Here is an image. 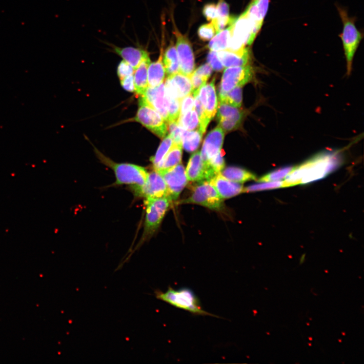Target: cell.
I'll return each instance as SVG.
<instances>
[{
	"mask_svg": "<svg viewBox=\"0 0 364 364\" xmlns=\"http://www.w3.org/2000/svg\"><path fill=\"white\" fill-rule=\"evenodd\" d=\"M163 63L165 73L170 76L179 73V62L176 47L172 43L168 47L163 55Z\"/></svg>",
	"mask_w": 364,
	"mask_h": 364,
	"instance_id": "cell-24",
	"label": "cell"
},
{
	"mask_svg": "<svg viewBox=\"0 0 364 364\" xmlns=\"http://www.w3.org/2000/svg\"><path fill=\"white\" fill-rule=\"evenodd\" d=\"M121 80L122 88L130 92H135V84L133 75L125 77Z\"/></svg>",
	"mask_w": 364,
	"mask_h": 364,
	"instance_id": "cell-43",
	"label": "cell"
},
{
	"mask_svg": "<svg viewBox=\"0 0 364 364\" xmlns=\"http://www.w3.org/2000/svg\"><path fill=\"white\" fill-rule=\"evenodd\" d=\"M294 167L286 166L281 168L267 175L262 177L258 181L260 182H275L282 181L286 178L293 170Z\"/></svg>",
	"mask_w": 364,
	"mask_h": 364,
	"instance_id": "cell-34",
	"label": "cell"
},
{
	"mask_svg": "<svg viewBox=\"0 0 364 364\" xmlns=\"http://www.w3.org/2000/svg\"><path fill=\"white\" fill-rule=\"evenodd\" d=\"M219 102L240 108L243 102L242 87H237L230 91L219 95Z\"/></svg>",
	"mask_w": 364,
	"mask_h": 364,
	"instance_id": "cell-30",
	"label": "cell"
},
{
	"mask_svg": "<svg viewBox=\"0 0 364 364\" xmlns=\"http://www.w3.org/2000/svg\"><path fill=\"white\" fill-rule=\"evenodd\" d=\"M285 187L283 181L261 182L250 185L243 189V192H253Z\"/></svg>",
	"mask_w": 364,
	"mask_h": 364,
	"instance_id": "cell-33",
	"label": "cell"
},
{
	"mask_svg": "<svg viewBox=\"0 0 364 364\" xmlns=\"http://www.w3.org/2000/svg\"><path fill=\"white\" fill-rule=\"evenodd\" d=\"M176 46L179 62V73L190 78L194 71L195 59L192 48L188 38L176 30Z\"/></svg>",
	"mask_w": 364,
	"mask_h": 364,
	"instance_id": "cell-10",
	"label": "cell"
},
{
	"mask_svg": "<svg viewBox=\"0 0 364 364\" xmlns=\"http://www.w3.org/2000/svg\"><path fill=\"white\" fill-rule=\"evenodd\" d=\"M339 342L340 343H342V340H339Z\"/></svg>",
	"mask_w": 364,
	"mask_h": 364,
	"instance_id": "cell-48",
	"label": "cell"
},
{
	"mask_svg": "<svg viewBox=\"0 0 364 364\" xmlns=\"http://www.w3.org/2000/svg\"><path fill=\"white\" fill-rule=\"evenodd\" d=\"M132 189L137 197L145 200L167 197L165 182L160 173L156 170L148 173L146 183L143 186Z\"/></svg>",
	"mask_w": 364,
	"mask_h": 364,
	"instance_id": "cell-11",
	"label": "cell"
},
{
	"mask_svg": "<svg viewBox=\"0 0 364 364\" xmlns=\"http://www.w3.org/2000/svg\"><path fill=\"white\" fill-rule=\"evenodd\" d=\"M186 174L189 181H209V177L200 151L194 153L191 156L187 166Z\"/></svg>",
	"mask_w": 364,
	"mask_h": 364,
	"instance_id": "cell-18",
	"label": "cell"
},
{
	"mask_svg": "<svg viewBox=\"0 0 364 364\" xmlns=\"http://www.w3.org/2000/svg\"><path fill=\"white\" fill-rule=\"evenodd\" d=\"M156 298L175 307L191 313L194 315L208 316L219 318L204 310L198 297L189 288L175 289L169 286L165 292L160 289L155 290Z\"/></svg>",
	"mask_w": 364,
	"mask_h": 364,
	"instance_id": "cell-2",
	"label": "cell"
},
{
	"mask_svg": "<svg viewBox=\"0 0 364 364\" xmlns=\"http://www.w3.org/2000/svg\"><path fill=\"white\" fill-rule=\"evenodd\" d=\"M173 143V140L169 135L163 138L155 156L150 159V161L153 164L155 170L158 169L160 164L164 158L167 152L170 150Z\"/></svg>",
	"mask_w": 364,
	"mask_h": 364,
	"instance_id": "cell-32",
	"label": "cell"
},
{
	"mask_svg": "<svg viewBox=\"0 0 364 364\" xmlns=\"http://www.w3.org/2000/svg\"><path fill=\"white\" fill-rule=\"evenodd\" d=\"M208 181L222 199H230L243 192L244 189L242 184L227 179L221 173Z\"/></svg>",
	"mask_w": 364,
	"mask_h": 364,
	"instance_id": "cell-15",
	"label": "cell"
},
{
	"mask_svg": "<svg viewBox=\"0 0 364 364\" xmlns=\"http://www.w3.org/2000/svg\"><path fill=\"white\" fill-rule=\"evenodd\" d=\"M338 162L328 156H320L303 164L294 167L286 177L285 187L295 186L324 178L335 170Z\"/></svg>",
	"mask_w": 364,
	"mask_h": 364,
	"instance_id": "cell-1",
	"label": "cell"
},
{
	"mask_svg": "<svg viewBox=\"0 0 364 364\" xmlns=\"http://www.w3.org/2000/svg\"><path fill=\"white\" fill-rule=\"evenodd\" d=\"M142 99L151 107L156 110L167 123L168 105L165 95L164 83L163 82L154 88L148 87Z\"/></svg>",
	"mask_w": 364,
	"mask_h": 364,
	"instance_id": "cell-13",
	"label": "cell"
},
{
	"mask_svg": "<svg viewBox=\"0 0 364 364\" xmlns=\"http://www.w3.org/2000/svg\"><path fill=\"white\" fill-rule=\"evenodd\" d=\"M310 320H312V319L311 318H310Z\"/></svg>",
	"mask_w": 364,
	"mask_h": 364,
	"instance_id": "cell-51",
	"label": "cell"
},
{
	"mask_svg": "<svg viewBox=\"0 0 364 364\" xmlns=\"http://www.w3.org/2000/svg\"><path fill=\"white\" fill-rule=\"evenodd\" d=\"M200 182L194 188L190 197L181 203L198 204L216 211L221 210L223 207V200L214 187L207 180Z\"/></svg>",
	"mask_w": 364,
	"mask_h": 364,
	"instance_id": "cell-7",
	"label": "cell"
},
{
	"mask_svg": "<svg viewBox=\"0 0 364 364\" xmlns=\"http://www.w3.org/2000/svg\"><path fill=\"white\" fill-rule=\"evenodd\" d=\"M151 63L150 58L143 61L134 72L135 92L139 96L143 95L148 87V68Z\"/></svg>",
	"mask_w": 364,
	"mask_h": 364,
	"instance_id": "cell-22",
	"label": "cell"
},
{
	"mask_svg": "<svg viewBox=\"0 0 364 364\" xmlns=\"http://www.w3.org/2000/svg\"><path fill=\"white\" fill-rule=\"evenodd\" d=\"M164 87L166 96L180 101L191 94L192 89L190 78L180 73L168 76Z\"/></svg>",
	"mask_w": 364,
	"mask_h": 364,
	"instance_id": "cell-12",
	"label": "cell"
},
{
	"mask_svg": "<svg viewBox=\"0 0 364 364\" xmlns=\"http://www.w3.org/2000/svg\"><path fill=\"white\" fill-rule=\"evenodd\" d=\"M96 155L101 162L111 168L115 174V185H129L133 188L143 186L146 183L148 173L144 167L128 163H117L95 149Z\"/></svg>",
	"mask_w": 364,
	"mask_h": 364,
	"instance_id": "cell-3",
	"label": "cell"
},
{
	"mask_svg": "<svg viewBox=\"0 0 364 364\" xmlns=\"http://www.w3.org/2000/svg\"><path fill=\"white\" fill-rule=\"evenodd\" d=\"M135 72L134 68L127 62L121 61L118 67V75L120 80L131 75Z\"/></svg>",
	"mask_w": 364,
	"mask_h": 364,
	"instance_id": "cell-39",
	"label": "cell"
},
{
	"mask_svg": "<svg viewBox=\"0 0 364 364\" xmlns=\"http://www.w3.org/2000/svg\"><path fill=\"white\" fill-rule=\"evenodd\" d=\"M218 11V17L221 19L229 18V6L225 1V0H219L218 5L217 6Z\"/></svg>",
	"mask_w": 364,
	"mask_h": 364,
	"instance_id": "cell-42",
	"label": "cell"
},
{
	"mask_svg": "<svg viewBox=\"0 0 364 364\" xmlns=\"http://www.w3.org/2000/svg\"><path fill=\"white\" fill-rule=\"evenodd\" d=\"M171 202L172 201L167 197L145 200L146 217L144 231L141 242L136 249L141 247L142 243L149 239L158 229Z\"/></svg>",
	"mask_w": 364,
	"mask_h": 364,
	"instance_id": "cell-4",
	"label": "cell"
},
{
	"mask_svg": "<svg viewBox=\"0 0 364 364\" xmlns=\"http://www.w3.org/2000/svg\"><path fill=\"white\" fill-rule=\"evenodd\" d=\"M195 98L190 94L180 101V116L184 115L187 112L194 109Z\"/></svg>",
	"mask_w": 364,
	"mask_h": 364,
	"instance_id": "cell-38",
	"label": "cell"
},
{
	"mask_svg": "<svg viewBox=\"0 0 364 364\" xmlns=\"http://www.w3.org/2000/svg\"><path fill=\"white\" fill-rule=\"evenodd\" d=\"M215 81V79H214L211 82L205 84L201 88L198 95L210 121L215 117L218 106Z\"/></svg>",
	"mask_w": 364,
	"mask_h": 364,
	"instance_id": "cell-16",
	"label": "cell"
},
{
	"mask_svg": "<svg viewBox=\"0 0 364 364\" xmlns=\"http://www.w3.org/2000/svg\"><path fill=\"white\" fill-rule=\"evenodd\" d=\"M325 273H328V271L327 270H325Z\"/></svg>",
	"mask_w": 364,
	"mask_h": 364,
	"instance_id": "cell-49",
	"label": "cell"
},
{
	"mask_svg": "<svg viewBox=\"0 0 364 364\" xmlns=\"http://www.w3.org/2000/svg\"><path fill=\"white\" fill-rule=\"evenodd\" d=\"M202 13L208 21H212L218 17L217 7L214 4L205 5L203 7Z\"/></svg>",
	"mask_w": 364,
	"mask_h": 364,
	"instance_id": "cell-41",
	"label": "cell"
},
{
	"mask_svg": "<svg viewBox=\"0 0 364 364\" xmlns=\"http://www.w3.org/2000/svg\"><path fill=\"white\" fill-rule=\"evenodd\" d=\"M254 70L251 66L227 67L222 76L219 94H225L237 87H243L254 77Z\"/></svg>",
	"mask_w": 364,
	"mask_h": 364,
	"instance_id": "cell-8",
	"label": "cell"
},
{
	"mask_svg": "<svg viewBox=\"0 0 364 364\" xmlns=\"http://www.w3.org/2000/svg\"><path fill=\"white\" fill-rule=\"evenodd\" d=\"M168 131H169V135L171 137L173 143L181 144V138L182 133L185 130L180 127L178 122H172L167 123Z\"/></svg>",
	"mask_w": 364,
	"mask_h": 364,
	"instance_id": "cell-37",
	"label": "cell"
},
{
	"mask_svg": "<svg viewBox=\"0 0 364 364\" xmlns=\"http://www.w3.org/2000/svg\"><path fill=\"white\" fill-rule=\"evenodd\" d=\"M133 121L141 123L148 130L161 138L168 132L167 124L158 112L149 105L141 97L139 108Z\"/></svg>",
	"mask_w": 364,
	"mask_h": 364,
	"instance_id": "cell-6",
	"label": "cell"
},
{
	"mask_svg": "<svg viewBox=\"0 0 364 364\" xmlns=\"http://www.w3.org/2000/svg\"><path fill=\"white\" fill-rule=\"evenodd\" d=\"M338 8L344 24L341 38L347 61V71L349 74L352 70L355 54L363 38V34L358 30L355 20L348 16L346 10L342 7Z\"/></svg>",
	"mask_w": 364,
	"mask_h": 364,
	"instance_id": "cell-5",
	"label": "cell"
},
{
	"mask_svg": "<svg viewBox=\"0 0 364 364\" xmlns=\"http://www.w3.org/2000/svg\"><path fill=\"white\" fill-rule=\"evenodd\" d=\"M216 33L215 27L212 22L202 25L198 30L199 37L204 41L212 40Z\"/></svg>",
	"mask_w": 364,
	"mask_h": 364,
	"instance_id": "cell-36",
	"label": "cell"
},
{
	"mask_svg": "<svg viewBox=\"0 0 364 364\" xmlns=\"http://www.w3.org/2000/svg\"><path fill=\"white\" fill-rule=\"evenodd\" d=\"M270 0H251L244 13L253 23L258 33L268 11Z\"/></svg>",
	"mask_w": 364,
	"mask_h": 364,
	"instance_id": "cell-17",
	"label": "cell"
},
{
	"mask_svg": "<svg viewBox=\"0 0 364 364\" xmlns=\"http://www.w3.org/2000/svg\"><path fill=\"white\" fill-rule=\"evenodd\" d=\"M213 72V68L208 64L201 66L193 72L194 73L209 79Z\"/></svg>",
	"mask_w": 364,
	"mask_h": 364,
	"instance_id": "cell-44",
	"label": "cell"
},
{
	"mask_svg": "<svg viewBox=\"0 0 364 364\" xmlns=\"http://www.w3.org/2000/svg\"><path fill=\"white\" fill-rule=\"evenodd\" d=\"M112 47L123 61L127 62L134 68L135 71L143 61L149 58L147 51L141 48L132 47L121 48L115 46Z\"/></svg>",
	"mask_w": 364,
	"mask_h": 364,
	"instance_id": "cell-20",
	"label": "cell"
},
{
	"mask_svg": "<svg viewBox=\"0 0 364 364\" xmlns=\"http://www.w3.org/2000/svg\"><path fill=\"white\" fill-rule=\"evenodd\" d=\"M342 334H343V335L344 336H345V335H346V334L345 333V332H342Z\"/></svg>",
	"mask_w": 364,
	"mask_h": 364,
	"instance_id": "cell-46",
	"label": "cell"
},
{
	"mask_svg": "<svg viewBox=\"0 0 364 364\" xmlns=\"http://www.w3.org/2000/svg\"><path fill=\"white\" fill-rule=\"evenodd\" d=\"M221 174L227 179L239 183L257 179L254 174L238 167H227L221 172Z\"/></svg>",
	"mask_w": 364,
	"mask_h": 364,
	"instance_id": "cell-25",
	"label": "cell"
},
{
	"mask_svg": "<svg viewBox=\"0 0 364 364\" xmlns=\"http://www.w3.org/2000/svg\"><path fill=\"white\" fill-rule=\"evenodd\" d=\"M182 158V144L173 143L156 171L161 172L171 169L181 163Z\"/></svg>",
	"mask_w": 364,
	"mask_h": 364,
	"instance_id": "cell-23",
	"label": "cell"
},
{
	"mask_svg": "<svg viewBox=\"0 0 364 364\" xmlns=\"http://www.w3.org/2000/svg\"><path fill=\"white\" fill-rule=\"evenodd\" d=\"M180 127L186 131H199L201 124L199 117L195 109L190 110L181 116L178 121Z\"/></svg>",
	"mask_w": 364,
	"mask_h": 364,
	"instance_id": "cell-29",
	"label": "cell"
},
{
	"mask_svg": "<svg viewBox=\"0 0 364 364\" xmlns=\"http://www.w3.org/2000/svg\"><path fill=\"white\" fill-rule=\"evenodd\" d=\"M207 61L208 64L216 71H221L224 68L218 58L217 52L210 51L207 55Z\"/></svg>",
	"mask_w": 364,
	"mask_h": 364,
	"instance_id": "cell-40",
	"label": "cell"
},
{
	"mask_svg": "<svg viewBox=\"0 0 364 364\" xmlns=\"http://www.w3.org/2000/svg\"><path fill=\"white\" fill-rule=\"evenodd\" d=\"M217 54L225 67L245 66L247 65L250 60V52L246 47L239 52L224 50L219 51Z\"/></svg>",
	"mask_w": 364,
	"mask_h": 364,
	"instance_id": "cell-19",
	"label": "cell"
},
{
	"mask_svg": "<svg viewBox=\"0 0 364 364\" xmlns=\"http://www.w3.org/2000/svg\"><path fill=\"white\" fill-rule=\"evenodd\" d=\"M307 324V325H308V326H309V325H310L309 324H307H307Z\"/></svg>",
	"mask_w": 364,
	"mask_h": 364,
	"instance_id": "cell-50",
	"label": "cell"
},
{
	"mask_svg": "<svg viewBox=\"0 0 364 364\" xmlns=\"http://www.w3.org/2000/svg\"><path fill=\"white\" fill-rule=\"evenodd\" d=\"M234 19L233 18L227 29L218 33L210 41L208 47L211 51L219 52L227 49L231 34L232 22Z\"/></svg>",
	"mask_w": 364,
	"mask_h": 364,
	"instance_id": "cell-26",
	"label": "cell"
},
{
	"mask_svg": "<svg viewBox=\"0 0 364 364\" xmlns=\"http://www.w3.org/2000/svg\"><path fill=\"white\" fill-rule=\"evenodd\" d=\"M163 48L162 47L159 60L150 63L148 68V87L158 86L163 82L165 77V71L163 63Z\"/></svg>",
	"mask_w": 364,
	"mask_h": 364,
	"instance_id": "cell-21",
	"label": "cell"
},
{
	"mask_svg": "<svg viewBox=\"0 0 364 364\" xmlns=\"http://www.w3.org/2000/svg\"><path fill=\"white\" fill-rule=\"evenodd\" d=\"M309 344V345L310 346H312V344H310V343H309V344Z\"/></svg>",
	"mask_w": 364,
	"mask_h": 364,
	"instance_id": "cell-47",
	"label": "cell"
},
{
	"mask_svg": "<svg viewBox=\"0 0 364 364\" xmlns=\"http://www.w3.org/2000/svg\"><path fill=\"white\" fill-rule=\"evenodd\" d=\"M194 109L197 112L200 121L201 127L200 132L203 135L205 133L210 121L206 116L203 106L201 103L198 95L195 97Z\"/></svg>",
	"mask_w": 364,
	"mask_h": 364,
	"instance_id": "cell-35",
	"label": "cell"
},
{
	"mask_svg": "<svg viewBox=\"0 0 364 364\" xmlns=\"http://www.w3.org/2000/svg\"><path fill=\"white\" fill-rule=\"evenodd\" d=\"M225 132L220 125L209 132L204 140L201 156L204 163L207 162L222 150Z\"/></svg>",
	"mask_w": 364,
	"mask_h": 364,
	"instance_id": "cell-14",
	"label": "cell"
},
{
	"mask_svg": "<svg viewBox=\"0 0 364 364\" xmlns=\"http://www.w3.org/2000/svg\"><path fill=\"white\" fill-rule=\"evenodd\" d=\"M223 151L221 150L216 156L205 163L209 180L220 173L225 167V162L223 159Z\"/></svg>",
	"mask_w": 364,
	"mask_h": 364,
	"instance_id": "cell-31",
	"label": "cell"
},
{
	"mask_svg": "<svg viewBox=\"0 0 364 364\" xmlns=\"http://www.w3.org/2000/svg\"><path fill=\"white\" fill-rule=\"evenodd\" d=\"M202 136L199 131L184 130L181 138L182 147L189 152L197 150L201 144Z\"/></svg>",
	"mask_w": 364,
	"mask_h": 364,
	"instance_id": "cell-27",
	"label": "cell"
},
{
	"mask_svg": "<svg viewBox=\"0 0 364 364\" xmlns=\"http://www.w3.org/2000/svg\"><path fill=\"white\" fill-rule=\"evenodd\" d=\"M218 109L217 119L219 121L223 120H243V114L239 108L219 102Z\"/></svg>",
	"mask_w": 364,
	"mask_h": 364,
	"instance_id": "cell-28",
	"label": "cell"
},
{
	"mask_svg": "<svg viewBox=\"0 0 364 364\" xmlns=\"http://www.w3.org/2000/svg\"><path fill=\"white\" fill-rule=\"evenodd\" d=\"M163 177L167 189V198L177 200L188 183L185 168L180 163L172 169L159 172Z\"/></svg>",
	"mask_w": 364,
	"mask_h": 364,
	"instance_id": "cell-9",
	"label": "cell"
},
{
	"mask_svg": "<svg viewBox=\"0 0 364 364\" xmlns=\"http://www.w3.org/2000/svg\"><path fill=\"white\" fill-rule=\"evenodd\" d=\"M309 341H313V338H311V337H309Z\"/></svg>",
	"mask_w": 364,
	"mask_h": 364,
	"instance_id": "cell-45",
	"label": "cell"
}]
</instances>
